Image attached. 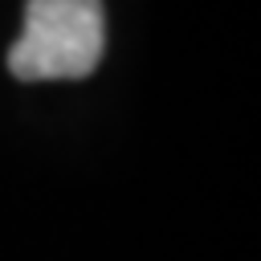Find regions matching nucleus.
<instances>
[{
    "label": "nucleus",
    "instance_id": "obj_1",
    "mask_svg": "<svg viewBox=\"0 0 261 261\" xmlns=\"http://www.w3.org/2000/svg\"><path fill=\"white\" fill-rule=\"evenodd\" d=\"M106 53L102 0H24V29L8 45L16 82H82Z\"/></svg>",
    "mask_w": 261,
    "mask_h": 261
}]
</instances>
